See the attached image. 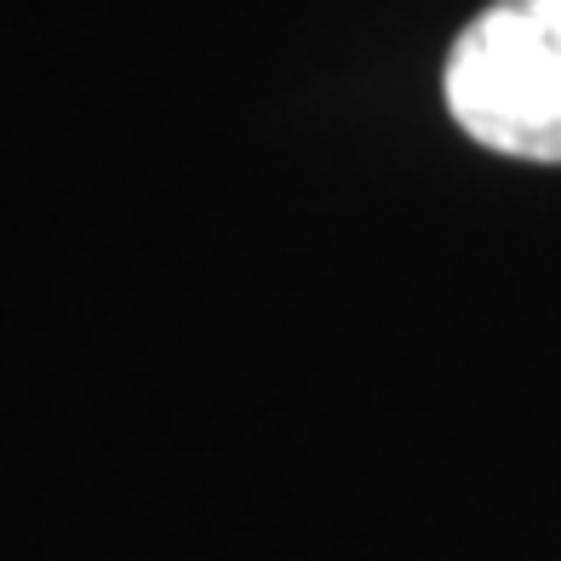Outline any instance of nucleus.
<instances>
[{
  "label": "nucleus",
  "instance_id": "f257e3e1",
  "mask_svg": "<svg viewBox=\"0 0 561 561\" xmlns=\"http://www.w3.org/2000/svg\"><path fill=\"white\" fill-rule=\"evenodd\" d=\"M442 98L481 149L561 167V0L481 7L447 53Z\"/></svg>",
  "mask_w": 561,
  "mask_h": 561
}]
</instances>
